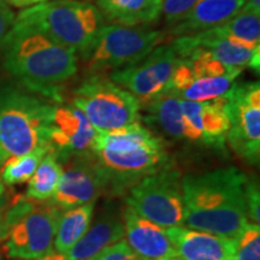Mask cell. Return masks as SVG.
<instances>
[{
    "label": "cell",
    "mask_w": 260,
    "mask_h": 260,
    "mask_svg": "<svg viewBox=\"0 0 260 260\" xmlns=\"http://www.w3.org/2000/svg\"><path fill=\"white\" fill-rule=\"evenodd\" d=\"M102 175L104 193H129L145 177L170 164L167 144L139 123L98 134L90 148Z\"/></svg>",
    "instance_id": "6da1fadb"
},
{
    "label": "cell",
    "mask_w": 260,
    "mask_h": 260,
    "mask_svg": "<svg viewBox=\"0 0 260 260\" xmlns=\"http://www.w3.org/2000/svg\"><path fill=\"white\" fill-rule=\"evenodd\" d=\"M247 177L236 168H223L182 178L183 224L236 239L247 219Z\"/></svg>",
    "instance_id": "7a4b0ae2"
},
{
    "label": "cell",
    "mask_w": 260,
    "mask_h": 260,
    "mask_svg": "<svg viewBox=\"0 0 260 260\" xmlns=\"http://www.w3.org/2000/svg\"><path fill=\"white\" fill-rule=\"evenodd\" d=\"M4 68L22 83L54 102H61L59 84L76 74V52L46 35L14 25L4 46Z\"/></svg>",
    "instance_id": "3957f363"
},
{
    "label": "cell",
    "mask_w": 260,
    "mask_h": 260,
    "mask_svg": "<svg viewBox=\"0 0 260 260\" xmlns=\"http://www.w3.org/2000/svg\"><path fill=\"white\" fill-rule=\"evenodd\" d=\"M14 25L41 32L87 59L104 27V16L89 3L51 0L22 10Z\"/></svg>",
    "instance_id": "277c9868"
},
{
    "label": "cell",
    "mask_w": 260,
    "mask_h": 260,
    "mask_svg": "<svg viewBox=\"0 0 260 260\" xmlns=\"http://www.w3.org/2000/svg\"><path fill=\"white\" fill-rule=\"evenodd\" d=\"M56 106L11 86L0 87V165L50 145Z\"/></svg>",
    "instance_id": "5b68a950"
},
{
    "label": "cell",
    "mask_w": 260,
    "mask_h": 260,
    "mask_svg": "<svg viewBox=\"0 0 260 260\" xmlns=\"http://www.w3.org/2000/svg\"><path fill=\"white\" fill-rule=\"evenodd\" d=\"M61 210L51 203L19 197L4 214L5 251L10 258L39 260L53 251Z\"/></svg>",
    "instance_id": "8992f818"
},
{
    "label": "cell",
    "mask_w": 260,
    "mask_h": 260,
    "mask_svg": "<svg viewBox=\"0 0 260 260\" xmlns=\"http://www.w3.org/2000/svg\"><path fill=\"white\" fill-rule=\"evenodd\" d=\"M74 106L83 112L99 134L140 122L139 100L100 74L90 75L75 89Z\"/></svg>",
    "instance_id": "52a82bcc"
},
{
    "label": "cell",
    "mask_w": 260,
    "mask_h": 260,
    "mask_svg": "<svg viewBox=\"0 0 260 260\" xmlns=\"http://www.w3.org/2000/svg\"><path fill=\"white\" fill-rule=\"evenodd\" d=\"M164 39V32L158 30L104 25L87 57V68L92 74H100L130 67L147 57Z\"/></svg>",
    "instance_id": "ba28073f"
},
{
    "label": "cell",
    "mask_w": 260,
    "mask_h": 260,
    "mask_svg": "<svg viewBox=\"0 0 260 260\" xmlns=\"http://www.w3.org/2000/svg\"><path fill=\"white\" fill-rule=\"evenodd\" d=\"M126 204L161 228L183 225V191L180 171L172 165L145 177L129 190Z\"/></svg>",
    "instance_id": "9c48e42d"
},
{
    "label": "cell",
    "mask_w": 260,
    "mask_h": 260,
    "mask_svg": "<svg viewBox=\"0 0 260 260\" xmlns=\"http://www.w3.org/2000/svg\"><path fill=\"white\" fill-rule=\"evenodd\" d=\"M223 96L230 122L226 141L243 160L251 165L258 164L260 157L259 83L235 84Z\"/></svg>",
    "instance_id": "30bf717a"
},
{
    "label": "cell",
    "mask_w": 260,
    "mask_h": 260,
    "mask_svg": "<svg viewBox=\"0 0 260 260\" xmlns=\"http://www.w3.org/2000/svg\"><path fill=\"white\" fill-rule=\"evenodd\" d=\"M178 59L171 44L155 47L139 63L113 71L111 81L145 105L168 89Z\"/></svg>",
    "instance_id": "8fae6325"
},
{
    "label": "cell",
    "mask_w": 260,
    "mask_h": 260,
    "mask_svg": "<svg viewBox=\"0 0 260 260\" xmlns=\"http://www.w3.org/2000/svg\"><path fill=\"white\" fill-rule=\"evenodd\" d=\"M64 161L67 164L51 203L61 211L95 203L104 193V186L93 154L90 152L74 154Z\"/></svg>",
    "instance_id": "7c38bea8"
},
{
    "label": "cell",
    "mask_w": 260,
    "mask_h": 260,
    "mask_svg": "<svg viewBox=\"0 0 260 260\" xmlns=\"http://www.w3.org/2000/svg\"><path fill=\"white\" fill-rule=\"evenodd\" d=\"M171 45L180 59L186 58L191 51L200 50L233 69L242 70L243 68L251 67L256 73L259 71L260 47H252L237 39L226 37L218 27L180 37Z\"/></svg>",
    "instance_id": "4fadbf2b"
},
{
    "label": "cell",
    "mask_w": 260,
    "mask_h": 260,
    "mask_svg": "<svg viewBox=\"0 0 260 260\" xmlns=\"http://www.w3.org/2000/svg\"><path fill=\"white\" fill-rule=\"evenodd\" d=\"M224 105L223 95L204 103L181 99L187 141L223 148L230 128Z\"/></svg>",
    "instance_id": "5bb4252c"
},
{
    "label": "cell",
    "mask_w": 260,
    "mask_h": 260,
    "mask_svg": "<svg viewBox=\"0 0 260 260\" xmlns=\"http://www.w3.org/2000/svg\"><path fill=\"white\" fill-rule=\"evenodd\" d=\"M98 134L99 133L76 106H56L50 145L59 161L70 155L90 152Z\"/></svg>",
    "instance_id": "9a60e30c"
},
{
    "label": "cell",
    "mask_w": 260,
    "mask_h": 260,
    "mask_svg": "<svg viewBox=\"0 0 260 260\" xmlns=\"http://www.w3.org/2000/svg\"><path fill=\"white\" fill-rule=\"evenodd\" d=\"M125 242L142 260H178L164 228L144 218L128 206L124 211Z\"/></svg>",
    "instance_id": "2e32d148"
},
{
    "label": "cell",
    "mask_w": 260,
    "mask_h": 260,
    "mask_svg": "<svg viewBox=\"0 0 260 260\" xmlns=\"http://www.w3.org/2000/svg\"><path fill=\"white\" fill-rule=\"evenodd\" d=\"M178 260H234L235 240L180 225L164 228Z\"/></svg>",
    "instance_id": "e0dca14e"
},
{
    "label": "cell",
    "mask_w": 260,
    "mask_h": 260,
    "mask_svg": "<svg viewBox=\"0 0 260 260\" xmlns=\"http://www.w3.org/2000/svg\"><path fill=\"white\" fill-rule=\"evenodd\" d=\"M124 239V223L118 214H103L65 254H50L39 260H90L106 247Z\"/></svg>",
    "instance_id": "ac0fdd59"
},
{
    "label": "cell",
    "mask_w": 260,
    "mask_h": 260,
    "mask_svg": "<svg viewBox=\"0 0 260 260\" xmlns=\"http://www.w3.org/2000/svg\"><path fill=\"white\" fill-rule=\"evenodd\" d=\"M246 0H199L180 23L171 28V34L180 38L226 23L241 11Z\"/></svg>",
    "instance_id": "d6986e66"
},
{
    "label": "cell",
    "mask_w": 260,
    "mask_h": 260,
    "mask_svg": "<svg viewBox=\"0 0 260 260\" xmlns=\"http://www.w3.org/2000/svg\"><path fill=\"white\" fill-rule=\"evenodd\" d=\"M103 16L119 25L153 23L160 16L161 0H96Z\"/></svg>",
    "instance_id": "ffe728a7"
},
{
    "label": "cell",
    "mask_w": 260,
    "mask_h": 260,
    "mask_svg": "<svg viewBox=\"0 0 260 260\" xmlns=\"http://www.w3.org/2000/svg\"><path fill=\"white\" fill-rule=\"evenodd\" d=\"M152 122L165 134L176 140H186V123L182 113L181 99L171 92H164L144 105Z\"/></svg>",
    "instance_id": "44dd1931"
},
{
    "label": "cell",
    "mask_w": 260,
    "mask_h": 260,
    "mask_svg": "<svg viewBox=\"0 0 260 260\" xmlns=\"http://www.w3.org/2000/svg\"><path fill=\"white\" fill-rule=\"evenodd\" d=\"M94 212V204L74 207L61 213L54 237L53 252L65 254L84 235L90 226Z\"/></svg>",
    "instance_id": "7402d4cb"
},
{
    "label": "cell",
    "mask_w": 260,
    "mask_h": 260,
    "mask_svg": "<svg viewBox=\"0 0 260 260\" xmlns=\"http://www.w3.org/2000/svg\"><path fill=\"white\" fill-rule=\"evenodd\" d=\"M61 168L59 159L53 151L45 155L39 167L29 180L27 198L38 201L51 199L59 183Z\"/></svg>",
    "instance_id": "603a6c76"
},
{
    "label": "cell",
    "mask_w": 260,
    "mask_h": 260,
    "mask_svg": "<svg viewBox=\"0 0 260 260\" xmlns=\"http://www.w3.org/2000/svg\"><path fill=\"white\" fill-rule=\"evenodd\" d=\"M241 71L222 75V76H203L195 77L189 86L178 94V98L188 102L204 103L222 96L232 88L234 80Z\"/></svg>",
    "instance_id": "cb8c5ba5"
},
{
    "label": "cell",
    "mask_w": 260,
    "mask_h": 260,
    "mask_svg": "<svg viewBox=\"0 0 260 260\" xmlns=\"http://www.w3.org/2000/svg\"><path fill=\"white\" fill-rule=\"evenodd\" d=\"M51 151H53L52 146L46 145L35 148L29 153L8 159L4 162V168L2 171V178L4 183L14 186V184H21L30 180L42 159Z\"/></svg>",
    "instance_id": "d4e9b609"
},
{
    "label": "cell",
    "mask_w": 260,
    "mask_h": 260,
    "mask_svg": "<svg viewBox=\"0 0 260 260\" xmlns=\"http://www.w3.org/2000/svg\"><path fill=\"white\" fill-rule=\"evenodd\" d=\"M218 29L226 37L237 39L252 47H260V15L241 10Z\"/></svg>",
    "instance_id": "484cf974"
},
{
    "label": "cell",
    "mask_w": 260,
    "mask_h": 260,
    "mask_svg": "<svg viewBox=\"0 0 260 260\" xmlns=\"http://www.w3.org/2000/svg\"><path fill=\"white\" fill-rule=\"evenodd\" d=\"M235 240L234 260H260L259 224L247 222Z\"/></svg>",
    "instance_id": "4316f807"
},
{
    "label": "cell",
    "mask_w": 260,
    "mask_h": 260,
    "mask_svg": "<svg viewBox=\"0 0 260 260\" xmlns=\"http://www.w3.org/2000/svg\"><path fill=\"white\" fill-rule=\"evenodd\" d=\"M199 0H161L160 15L172 28L191 11Z\"/></svg>",
    "instance_id": "83f0119b"
},
{
    "label": "cell",
    "mask_w": 260,
    "mask_h": 260,
    "mask_svg": "<svg viewBox=\"0 0 260 260\" xmlns=\"http://www.w3.org/2000/svg\"><path fill=\"white\" fill-rule=\"evenodd\" d=\"M90 260H142L136 253L130 248L125 240L113 243L106 247L102 252L98 253Z\"/></svg>",
    "instance_id": "f1b7e54d"
},
{
    "label": "cell",
    "mask_w": 260,
    "mask_h": 260,
    "mask_svg": "<svg viewBox=\"0 0 260 260\" xmlns=\"http://www.w3.org/2000/svg\"><path fill=\"white\" fill-rule=\"evenodd\" d=\"M245 200L247 210V219L251 223L259 224L260 222V191L259 183L255 181H249L247 178L245 184Z\"/></svg>",
    "instance_id": "f546056e"
},
{
    "label": "cell",
    "mask_w": 260,
    "mask_h": 260,
    "mask_svg": "<svg viewBox=\"0 0 260 260\" xmlns=\"http://www.w3.org/2000/svg\"><path fill=\"white\" fill-rule=\"evenodd\" d=\"M15 18V12L10 9L9 4L0 0V48L4 46L6 38L14 27Z\"/></svg>",
    "instance_id": "4dcf8cb0"
},
{
    "label": "cell",
    "mask_w": 260,
    "mask_h": 260,
    "mask_svg": "<svg viewBox=\"0 0 260 260\" xmlns=\"http://www.w3.org/2000/svg\"><path fill=\"white\" fill-rule=\"evenodd\" d=\"M241 10L242 11L260 15V0H246L245 5H243V8Z\"/></svg>",
    "instance_id": "1f68e13d"
},
{
    "label": "cell",
    "mask_w": 260,
    "mask_h": 260,
    "mask_svg": "<svg viewBox=\"0 0 260 260\" xmlns=\"http://www.w3.org/2000/svg\"><path fill=\"white\" fill-rule=\"evenodd\" d=\"M4 2L16 8H28V6L39 4V0H4Z\"/></svg>",
    "instance_id": "d6a6232c"
},
{
    "label": "cell",
    "mask_w": 260,
    "mask_h": 260,
    "mask_svg": "<svg viewBox=\"0 0 260 260\" xmlns=\"http://www.w3.org/2000/svg\"><path fill=\"white\" fill-rule=\"evenodd\" d=\"M5 226H4V214L0 212V242L5 240Z\"/></svg>",
    "instance_id": "836d02e7"
},
{
    "label": "cell",
    "mask_w": 260,
    "mask_h": 260,
    "mask_svg": "<svg viewBox=\"0 0 260 260\" xmlns=\"http://www.w3.org/2000/svg\"><path fill=\"white\" fill-rule=\"evenodd\" d=\"M3 193H4V186H3L2 181H0V198H2V195H3Z\"/></svg>",
    "instance_id": "e575fe53"
},
{
    "label": "cell",
    "mask_w": 260,
    "mask_h": 260,
    "mask_svg": "<svg viewBox=\"0 0 260 260\" xmlns=\"http://www.w3.org/2000/svg\"><path fill=\"white\" fill-rule=\"evenodd\" d=\"M44 2H50V0H39V3H44Z\"/></svg>",
    "instance_id": "d590c367"
}]
</instances>
